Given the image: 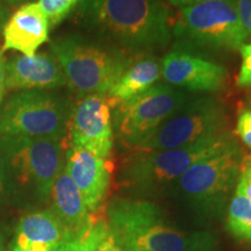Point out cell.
<instances>
[{"instance_id":"cell-6","label":"cell","mask_w":251,"mask_h":251,"mask_svg":"<svg viewBox=\"0 0 251 251\" xmlns=\"http://www.w3.org/2000/svg\"><path fill=\"white\" fill-rule=\"evenodd\" d=\"M50 50L79 97L107 94L134 62V56L100 40L69 34L50 42Z\"/></svg>"},{"instance_id":"cell-34","label":"cell","mask_w":251,"mask_h":251,"mask_svg":"<svg viewBox=\"0 0 251 251\" xmlns=\"http://www.w3.org/2000/svg\"><path fill=\"white\" fill-rule=\"evenodd\" d=\"M249 101H250V108H251V93H250V96H249Z\"/></svg>"},{"instance_id":"cell-7","label":"cell","mask_w":251,"mask_h":251,"mask_svg":"<svg viewBox=\"0 0 251 251\" xmlns=\"http://www.w3.org/2000/svg\"><path fill=\"white\" fill-rule=\"evenodd\" d=\"M72 105L52 91H19L0 105V136L63 140Z\"/></svg>"},{"instance_id":"cell-12","label":"cell","mask_w":251,"mask_h":251,"mask_svg":"<svg viewBox=\"0 0 251 251\" xmlns=\"http://www.w3.org/2000/svg\"><path fill=\"white\" fill-rule=\"evenodd\" d=\"M162 76L175 87L196 92H219L225 86L227 70L187 50L175 49L162 59Z\"/></svg>"},{"instance_id":"cell-19","label":"cell","mask_w":251,"mask_h":251,"mask_svg":"<svg viewBox=\"0 0 251 251\" xmlns=\"http://www.w3.org/2000/svg\"><path fill=\"white\" fill-rule=\"evenodd\" d=\"M227 229L238 240L251 242V203L236 190L229 201Z\"/></svg>"},{"instance_id":"cell-1","label":"cell","mask_w":251,"mask_h":251,"mask_svg":"<svg viewBox=\"0 0 251 251\" xmlns=\"http://www.w3.org/2000/svg\"><path fill=\"white\" fill-rule=\"evenodd\" d=\"M77 21L102 42L130 55H146L169 46L170 9L162 0H80Z\"/></svg>"},{"instance_id":"cell-23","label":"cell","mask_w":251,"mask_h":251,"mask_svg":"<svg viewBox=\"0 0 251 251\" xmlns=\"http://www.w3.org/2000/svg\"><path fill=\"white\" fill-rule=\"evenodd\" d=\"M94 225V224H93ZM91 227L85 234L77 237H70L62 244L56 251H92L93 237Z\"/></svg>"},{"instance_id":"cell-5","label":"cell","mask_w":251,"mask_h":251,"mask_svg":"<svg viewBox=\"0 0 251 251\" xmlns=\"http://www.w3.org/2000/svg\"><path fill=\"white\" fill-rule=\"evenodd\" d=\"M0 164L6 192L48 202L65 164L63 140L0 136Z\"/></svg>"},{"instance_id":"cell-13","label":"cell","mask_w":251,"mask_h":251,"mask_svg":"<svg viewBox=\"0 0 251 251\" xmlns=\"http://www.w3.org/2000/svg\"><path fill=\"white\" fill-rule=\"evenodd\" d=\"M65 170L76 184L91 214L99 211L111 184L107 159L72 146L65 150Z\"/></svg>"},{"instance_id":"cell-18","label":"cell","mask_w":251,"mask_h":251,"mask_svg":"<svg viewBox=\"0 0 251 251\" xmlns=\"http://www.w3.org/2000/svg\"><path fill=\"white\" fill-rule=\"evenodd\" d=\"M162 76V61L155 56H143L133 62L114 86L106 94L112 106L128 101L149 90Z\"/></svg>"},{"instance_id":"cell-30","label":"cell","mask_w":251,"mask_h":251,"mask_svg":"<svg viewBox=\"0 0 251 251\" xmlns=\"http://www.w3.org/2000/svg\"><path fill=\"white\" fill-rule=\"evenodd\" d=\"M202 1H207V0H180L179 4H178L177 6L181 8V7H186V6L199 4V2H202Z\"/></svg>"},{"instance_id":"cell-26","label":"cell","mask_w":251,"mask_h":251,"mask_svg":"<svg viewBox=\"0 0 251 251\" xmlns=\"http://www.w3.org/2000/svg\"><path fill=\"white\" fill-rule=\"evenodd\" d=\"M238 15L247 36H251V0H236Z\"/></svg>"},{"instance_id":"cell-29","label":"cell","mask_w":251,"mask_h":251,"mask_svg":"<svg viewBox=\"0 0 251 251\" xmlns=\"http://www.w3.org/2000/svg\"><path fill=\"white\" fill-rule=\"evenodd\" d=\"M5 193H6V186H5L4 174H2L1 164H0V202L2 201V198H4Z\"/></svg>"},{"instance_id":"cell-33","label":"cell","mask_w":251,"mask_h":251,"mask_svg":"<svg viewBox=\"0 0 251 251\" xmlns=\"http://www.w3.org/2000/svg\"><path fill=\"white\" fill-rule=\"evenodd\" d=\"M169 1H170V4H172L174 6H177L178 4H179L180 0H169Z\"/></svg>"},{"instance_id":"cell-17","label":"cell","mask_w":251,"mask_h":251,"mask_svg":"<svg viewBox=\"0 0 251 251\" xmlns=\"http://www.w3.org/2000/svg\"><path fill=\"white\" fill-rule=\"evenodd\" d=\"M49 201H51L50 209L64 226L70 237L85 234L93 226L96 216L89 212L79 190L65 168L55 180Z\"/></svg>"},{"instance_id":"cell-4","label":"cell","mask_w":251,"mask_h":251,"mask_svg":"<svg viewBox=\"0 0 251 251\" xmlns=\"http://www.w3.org/2000/svg\"><path fill=\"white\" fill-rule=\"evenodd\" d=\"M236 140L229 131L188 146L165 150H133L119 172V184L131 198L151 200L168 194L194 163Z\"/></svg>"},{"instance_id":"cell-3","label":"cell","mask_w":251,"mask_h":251,"mask_svg":"<svg viewBox=\"0 0 251 251\" xmlns=\"http://www.w3.org/2000/svg\"><path fill=\"white\" fill-rule=\"evenodd\" d=\"M243 156L234 140L191 165L168 194L198 221L219 220L235 192Z\"/></svg>"},{"instance_id":"cell-22","label":"cell","mask_w":251,"mask_h":251,"mask_svg":"<svg viewBox=\"0 0 251 251\" xmlns=\"http://www.w3.org/2000/svg\"><path fill=\"white\" fill-rule=\"evenodd\" d=\"M235 190L247 198L251 203V156H243L241 163L240 176Z\"/></svg>"},{"instance_id":"cell-25","label":"cell","mask_w":251,"mask_h":251,"mask_svg":"<svg viewBox=\"0 0 251 251\" xmlns=\"http://www.w3.org/2000/svg\"><path fill=\"white\" fill-rule=\"evenodd\" d=\"M236 134L247 147L251 148V108L244 109L238 115Z\"/></svg>"},{"instance_id":"cell-28","label":"cell","mask_w":251,"mask_h":251,"mask_svg":"<svg viewBox=\"0 0 251 251\" xmlns=\"http://www.w3.org/2000/svg\"><path fill=\"white\" fill-rule=\"evenodd\" d=\"M9 18V9L6 7L4 2L0 0V33H2V29H4L5 24L7 23Z\"/></svg>"},{"instance_id":"cell-15","label":"cell","mask_w":251,"mask_h":251,"mask_svg":"<svg viewBox=\"0 0 251 251\" xmlns=\"http://www.w3.org/2000/svg\"><path fill=\"white\" fill-rule=\"evenodd\" d=\"M68 238L51 209H39L20 219L7 251H56Z\"/></svg>"},{"instance_id":"cell-24","label":"cell","mask_w":251,"mask_h":251,"mask_svg":"<svg viewBox=\"0 0 251 251\" xmlns=\"http://www.w3.org/2000/svg\"><path fill=\"white\" fill-rule=\"evenodd\" d=\"M240 50L242 56V64H241L237 84L240 86H249L251 85V43L243 45Z\"/></svg>"},{"instance_id":"cell-16","label":"cell","mask_w":251,"mask_h":251,"mask_svg":"<svg viewBox=\"0 0 251 251\" xmlns=\"http://www.w3.org/2000/svg\"><path fill=\"white\" fill-rule=\"evenodd\" d=\"M49 28L48 19L37 2L21 5L2 29V51L15 50L26 56L35 55L36 50L49 40Z\"/></svg>"},{"instance_id":"cell-10","label":"cell","mask_w":251,"mask_h":251,"mask_svg":"<svg viewBox=\"0 0 251 251\" xmlns=\"http://www.w3.org/2000/svg\"><path fill=\"white\" fill-rule=\"evenodd\" d=\"M190 97L169 84H157L128 101L112 106V125L120 142L135 149Z\"/></svg>"},{"instance_id":"cell-21","label":"cell","mask_w":251,"mask_h":251,"mask_svg":"<svg viewBox=\"0 0 251 251\" xmlns=\"http://www.w3.org/2000/svg\"><path fill=\"white\" fill-rule=\"evenodd\" d=\"M93 246L92 251H122L111 230L105 218L94 220L92 228Z\"/></svg>"},{"instance_id":"cell-31","label":"cell","mask_w":251,"mask_h":251,"mask_svg":"<svg viewBox=\"0 0 251 251\" xmlns=\"http://www.w3.org/2000/svg\"><path fill=\"white\" fill-rule=\"evenodd\" d=\"M4 4L11 5V6H17V5H25L27 2H31V0H1Z\"/></svg>"},{"instance_id":"cell-9","label":"cell","mask_w":251,"mask_h":251,"mask_svg":"<svg viewBox=\"0 0 251 251\" xmlns=\"http://www.w3.org/2000/svg\"><path fill=\"white\" fill-rule=\"evenodd\" d=\"M225 106L209 96L190 97L158 129L133 150L179 148L227 131Z\"/></svg>"},{"instance_id":"cell-14","label":"cell","mask_w":251,"mask_h":251,"mask_svg":"<svg viewBox=\"0 0 251 251\" xmlns=\"http://www.w3.org/2000/svg\"><path fill=\"white\" fill-rule=\"evenodd\" d=\"M67 85L63 69L52 54L17 55L6 59V89L50 91Z\"/></svg>"},{"instance_id":"cell-27","label":"cell","mask_w":251,"mask_h":251,"mask_svg":"<svg viewBox=\"0 0 251 251\" xmlns=\"http://www.w3.org/2000/svg\"><path fill=\"white\" fill-rule=\"evenodd\" d=\"M6 90V58L2 49H0V105L4 101Z\"/></svg>"},{"instance_id":"cell-11","label":"cell","mask_w":251,"mask_h":251,"mask_svg":"<svg viewBox=\"0 0 251 251\" xmlns=\"http://www.w3.org/2000/svg\"><path fill=\"white\" fill-rule=\"evenodd\" d=\"M68 131L72 146L107 159L114 143L108 97L97 93L80 97L72 106Z\"/></svg>"},{"instance_id":"cell-20","label":"cell","mask_w":251,"mask_h":251,"mask_svg":"<svg viewBox=\"0 0 251 251\" xmlns=\"http://www.w3.org/2000/svg\"><path fill=\"white\" fill-rule=\"evenodd\" d=\"M80 0H39V6L46 14L50 27H54L64 20Z\"/></svg>"},{"instance_id":"cell-8","label":"cell","mask_w":251,"mask_h":251,"mask_svg":"<svg viewBox=\"0 0 251 251\" xmlns=\"http://www.w3.org/2000/svg\"><path fill=\"white\" fill-rule=\"evenodd\" d=\"M174 33L193 46L211 50H236L248 39L236 0H207L180 8Z\"/></svg>"},{"instance_id":"cell-32","label":"cell","mask_w":251,"mask_h":251,"mask_svg":"<svg viewBox=\"0 0 251 251\" xmlns=\"http://www.w3.org/2000/svg\"><path fill=\"white\" fill-rule=\"evenodd\" d=\"M0 251H6L5 250V241H4V236L0 234Z\"/></svg>"},{"instance_id":"cell-2","label":"cell","mask_w":251,"mask_h":251,"mask_svg":"<svg viewBox=\"0 0 251 251\" xmlns=\"http://www.w3.org/2000/svg\"><path fill=\"white\" fill-rule=\"evenodd\" d=\"M105 219L122 251H216L219 248L215 231L180 226L151 200L115 198L106 208Z\"/></svg>"}]
</instances>
